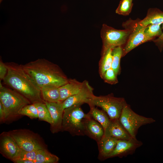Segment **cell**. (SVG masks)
Instances as JSON below:
<instances>
[{"instance_id": "6da1fadb", "label": "cell", "mask_w": 163, "mask_h": 163, "mask_svg": "<svg viewBox=\"0 0 163 163\" xmlns=\"http://www.w3.org/2000/svg\"><path fill=\"white\" fill-rule=\"evenodd\" d=\"M22 65L40 88L48 86L59 87L68 82L69 79L58 65L45 59H38Z\"/></svg>"}, {"instance_id": "7a4b0ae2", "label": "cell", "mask_w": 163, "mask_h": 163, "mask_svg": "<svg viewBox=\"0 0 163 163\" xmlns=\"http://www.w3.org/2000/svg\"><path fill=\"white\" fill-rule=\"evenodd\" d=\"M5 64L7 74L4 83L27 98L31 104L44 102L40 88L23 69L22 65L13 62Z\"/></svg>"}, {"instance_id": "3957f363", "label": "cell", "mask_w": 163, "mask_h": 163, "mask_svg": "<svg viewBox=\"0 0 163 163\" xmlns=\"http://www.w3.org/2000/svg\"><path fill=\"white\" fill-rule=\"evenodd\" d=\"M82 104L74 105L64 110L61 130L68 131L73 136L85 135V124L90 116L84 112Z\"/></svg>"}, {"instance_id": "277c9868", "label": "cell", "mask_w": 163, "mask_h": 163, "mask_svg": "<svg viewBox=\"0 0 163 163\" xmlns=\"http://www.w3.org/2000/svg\"><path fill=\"white\" fill-rule=\"evenodd\" d=\"M0 102L4 109L5 120L19 115V113L22 108L31 104L20 93L4 86L0 88Z\"/></svg>"}, {"instance_id": "5b68a950", "label": "cell", "mask_w": 163, "mask_h": 163, "mask_svg": "<svg viewBox=\"0 0 163 163\" xmlns=\"http://www.w3.org/2000/svg\"><path fill=\"white\" fill-rule=\"evenodd\" d=\"M125 99L115 97L113 94L96 96L88 99L86 103L101 108L110 119H119L125 103Z\"/></svg>"}, {"instance_id": "8992f818", "label": "cell", "mask_w": 163, "mask_h": 163, "mask_svg": "<svg viewBox=\"0 0 163 163\" xmlns=\"http://www.w3.org/2000/svg\"><path fill=\"white\" fill-rule=\"evenodd\" d=\"M120 123L131 137L136 138L139 128L142 126L154 122L155 120L135 112L125 102L119 118Z\"/></svg>"}, {"instance_id": "52a82bcc", "label": "cell", "mask_w": 163, "mask_h": 163, "mask_svg": "<svg viewBox=\"0 0 163 163\" xmlns=\"http://www.w3.org/2000/svg\"><path fill=\"white\" fill-rule=\"evenodd\" d=\"M130 34L129 30H117L103 24L101 31L103 43L101 53L108 49L123 46L126 43Z\"/></svg>"}, {"instance_id": "ba28073f", "label": "cell", "mask_w": 163, "mask_h": 163, "mask_svg": "<svg viewBox=\"0 0 163 163\" xmlns=\"http://www.w3.org/2000/svg\"><path fill=\"white\" fill-rule=\"evenodd\" d=\"M9 133L22 150L31 152L45 149L37 135L30 130L19 129Z\"/></svg>"}, {"instance_id": "9c48e42d", "label": "cell", "mask_w": 163, "mask_h": 163, "mask_svg": "<svg viewBox=\"0 0 163 163\" xmlns=\"http://www.w3.org/2000/svg\"><path fill=\"white\" fill-rule=\"evenodd\" d=\"M163 23V12L157 8H151L148 11L146 16L140 21L128 20L123 26L131 33L136 31L152 24Z\"/></svg>"}, {"instance_id": "30bf717a", "label": "cell", "mask_w": 163, "mask_h": 163, "mask_svg": "<svg viewBox=\"0 0 163 163\" xmlns=\"http://www.w3.org/2000/svg\"><path fill=\"white\" fill-rule=\"evenodd\" d=\"M0 151L3 156L13 161L19 157L21 149L9 132H4L0 135Z\"/></svg>"}, {"instance_id": "8fae6325", "label": "cell", "mask_w": 163, "mask_h": 163, "mask_svg": "<svg viewBox=\"0 0 163 163\" xmlns=\"http://www.w3.org/2000/svg\"><path fill=\"white\" fill-rule=\"evenodd\" d=\"M142 144V142L136 138L132 137L129 139L118 140L115 149L109 158L116 157L121 158L133 155L136 149Z\"/></svg>"}, {"instance_id": "7c38bea8", "label": "cell", "mask_w": 163, "mask_h": 163, "mask_svg": "<svg viewBox=\"0 0 163 163\" xmlns=\"http://www.w3.org/2000/svg\"><path fill=\"white\" fill-rule=\"evenodd\" d=\"M93 90L88 82L86 80L84 87L79 92L62 102L63 110L74 105L86 103L88 99L94 96Z\"/></svg>"}, {"instance_id": "4fadbf2b", "label": "cell", "mask_w": 163, "mask_h": 163, "mask_svg": "<svg viewBox=\"0 0 163 163\" xmlns=\"http://www.w3.org/2000/svg\"><path fill=\"white\" fill-rule=\"evenodd\" d=\"M50 113L53 123L50 129L53 133L62 130L64 110L62 102H48L44 101Z\"/></svg>"}, {"instance_id": "5bb4252c", "label": "cell", "mask_w": 163, "mask_h": 163, "mask_svg": "<svg viewBox=\"0 0 163 163\" xmlns=\"http://www.w3.org/2000/svg\"><path fill=\"white\" fill-rule=\"evenodd\" d=\"M145 28L131 33L126 43L123 47L122 46V57L141 44L154 39L149 37L145 33Z\"/></svg>"}, {"instance_id": "9a60e30c", "label": "cell", "mask_w": 163, "mask_h": 163, "mask_svg": "<svg viewBox=\"0 0 163 163\" xmlns=\"http://www.w3.org/2000/svg\"><path fill=\"white\" fill-rule=\"evenodd\" d=\"M104 136L118 140L129 139L132 138L120 121L119 119H110L104 130Z\"/></svg>"}, {"instance_id": "2e32d148", "label": "cell", "mask_w": 163, "mask_h": 163, "mask_svg": "<svg viewBox=\"0 0 163 163\" xmlns=\"http://www.w3.org/2000/svg\"><path fill=\"white\" fill-rule=\"evenodd\" d=\"M85 81L80 82L75 79H69L68 82L59 87L60 101L79 92L84 87Z\"/></svg>"}, {"instance_id": "e0dca14e", "label": "cell", "mask_w": 163, "mask_h": 163, "mask_svg": "<svg viewBox=\"0 0 163 163\" xmlns=\"http://www.w3.org/2000/svg\"><path fill=\"white\" fill-rule=\"evenodd\" d=\"M118 140L116 138L104 136L97 143L99 150L98 159L104 160L108 158L115 149Z\"/></svg>"}, {"instance_id": "ac0fdd59", "label": "cell", "mask_w": 163, "mask_h": 163, "mask_svg": "<svg viewBox=\"0 0 163 163\" xmlns=\"http://www.w3.org/2000/svg\"><path fill=\"white\" fill-rule=\"evenodd\" d=\"M85 134L97 143L104 136V130L99 123L90 116L85 124Z\"/></svg>"}, {"instance_id": "d6986e66", "label": "cell", "mask_w": 163, "mask_h": 163, "mask_svg": "<svg viewBox=\"0 0 163 163\" xmlns=\"http://www.w3.org/2000/svg\"><path fill=\"white\" fill-rule=\"evenodd\" d=\"M42 98L44 101L48 102L60 101L59 87L48 86L40 88Z\"/></svg>"}, {"instance_id": "ffe728a7", "label": "cell", "mask_w": 163, "mask_h": 163, "mask_svg": "<svg viewBox=\"0 0 163 163\" xmlns=\"http://www.w3.org/2000/svg\"><path fill=\"white\" fill-rule=\"evenodd\" d=\"M90 110L88 112L91 117L99 123L105 129L110 123V119L107 114L103 110H100L95 106L89 105Z\"/></svg>"}, {"instance_id": "44dd1931", "label": "cell", "mask_w": 163, "mask_h": 163, "mask_svg": "<svg viewBox=\"0 0 163 163\" xmlns=\"http://www.w3.org/2000/svg\"><path fill=\"white\" fill-rule=\"evenodd\" d=\"M112 49H108L101 53V57L99 64V72L102 78L105 72L111 67Z\"/></svg>"}, {"instance_id": "7402d4cb", "label": "cell", "mask_w": 163, "mask_h": 163, "mask_svg": "<svg viewBox=\"0 0 163 163\" xmlns=\"http://www.w3.org/2000/svg\"><path fill=\"white\" fill-rule=\"evenodd\" d=\"M35 160L37 163H56L59 158L45 149L37 151Z\"/></svg>"}, {"instance_id": "603a6c76", "label": "cell", "mask_w": 163, "mask_h": 163, "mask_svg": "<svg viewBox=\"0 0 163 163\" xmlns=\"http://www.w3.org/2000/svg\"><path fill=\"white\" fill-rule=\"evenodd\" d=\"M122 53V46H117L112 49V61L111 68L118 75L120 74L121 72L120 63Z\"/></svg>"}, {"instance_id": "cb8c5ba5", "label": "cell", "mask_w": 163, "mask_h": 163, "mask_svg": "<svg viewBox=\"0 0 163 163\" xmlns=\"http://www.w3.org/2000/svg\"><path fill=\"white\" fill-rule=\"evenodd\" d=\"M37 110L38 118L42 121L49 123L50 125L53 123L52 119L46 104L44 102H37L34 103Z\"/></svg>"}, {"instance_id": "d4e9b609", "label": "cell", "mask_w": 163, "mask_h": 163, "mask_svg": "<svg viewBox=\"0 0 163 163\" xmlns=\"http://www.w3.org/2000/svg\"><path fill=\"white\" fill-rule=\"evenodd\" d=\"M133 5L132 1L121 0L116 10V13L124 16L128 15L131 11Z\"/></svg>"}, {"instance_id": "484cf974", "label": "cell", "mask_w": 163, "mask_h": 163, "mask_svg": "<svg viewBox=\"0 0 163 163\" xmlns=\"http://www.w3.org/2000/svg\"><path fill=\"white\" fill-rule=\"evenodd\" d=\"M19 114L27 116L31 119L38 118L37 110L34 103L24 106L19 111Z\"/></svg>"}, {"instance_id": "4316f807", "label": "cell", "mask_w": 163, "mask_h": 163, "mask_svg": "<svg viewBox=\"0 0 163 163\" xmlns=\"http://www.w3.org/2000/svg\"><path fill=\"white\" fill-rule=\"evenodd\" d=\"M161 24H152L145 27V33L149 37L154 39L156 37H159L162 34L163 31Z\"/></svg>"}, {"instance_id": "83f0119b", "label": "cell", "mask_w": 163, "mask_h": 163, "mask_svg": "<svg viewBox=\"0 0 163 163\" xmlns=\"http://www.w3.org/2000/svg\"><path fill=\"white\" fill-rule=\"evenodd\" d=\"M117 76L114 70L111 68L105 72L102 79L106 83L114 85L118 82Z\"/></svg>"}, {"instance_id": "f1b7e54d", "label": "cell", "mask_w": 163, "mask_h": 163, "mask_svg": "<svg viewBox=\"0 0 163 163\" xmlns=\"http://www.w3.org/2000/svg\"><path fill=\"white\" fill-rule=\"evenodd\" d=\"M37 151L27 152L21 150L19 157L15 160H31L34 161V163H37L35 158Z\"/></svg>"}, {"instance_id": "f546056e", "label": "cell", "mask_w": 163, "mask_h": 163, "mask_svg": "<svg viewBox=\"0 0 163 163\" xmlns=\"http://www.w3.org/2000/svg\"><path fill=\"white\" fill-rule=\"evenodd\" d=\"M162 28L163 29V23L162 24ZM152 41L161 52L163 50V30L162 34L159 37L156 39H153Z\"/></svg>"}, {"instance_id": "4dcf8cb0", "label": "cell", "mask_w": 163, "mask_h": 163, "mask_svg": "<svg viewBox=\"0 0 163 163\" xmlns=\"http://www.w3.org/2000/svg\"><path fill=\"white\" fill-rule=\"evenodd\" d=\"M8 72V68L5 64L1 60L0 62V79L3 80L5 77Z\"/></svg>"}, {"instance_id": "1f68e13d", "label": "cell", "mask_w": 163, "mask_h": 163, "mask_svg": "<svg viewBox=\"0 0 163 163\" xmlns=\"http://www.w3.org/2000/svg\"><path fill=\"white\" fill-rule=\"evenodd\" d=\"M0 120L1 122L5 120V115L3 107L0 102Z\"/></svg>"}, {"instance_id": "d6a6232c", "label": "cell", "mask_w": 163, "mask_h": 163, "mask_svg": "<svg viewBox=\"0 0 163 163\" xmlns=\"http://www.w3.org/2000/svg\"><path fill=\"white\" fill-rule=\"evenodd\" d=\"M13 162L16 163H34L33 161L22 160H17Z\"/></svg>"}, {"instance_id": "836d02e7", "label": "cell", "mask_w": 163, "mask_h": 163, "mask_svg": "<svg viewBox=\"0 0 163 163\" xmlns=\"http://www.w3.org/2000/svg\"><path fill=\"white\" fill-rule=\"evenodd\" d=\"M2 0H0V2L2 1Z\"/></svg>"}, {"instance_id": "e575fe53", "label": "cell", "mask_w": 163, "mask_h": 163, "mask_svg": "<svg viewBox=\"0 0 163 163\" xmlns=\"http://www.w3.org/2000/svg\"><path fill=\"white\" fill-rule=\"evenodd\" d=\"M130 1H133V0H130Z\"/></svg>"}]
</instances>
